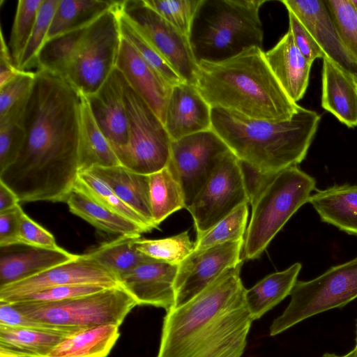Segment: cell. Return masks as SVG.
<instances>
[{"instance_id":"1","label":"cell","mask_w":357,"mask_h":357,"mask_svg":"<svg viewBox=\"0 0 357 357\" xmlns=\"http://www.w3.org/2000/svg\"><path fill=\"white\" fill-rule=\"evenodd\" d=\"M26 106L25 140L0 182L20 202H66L79 174L80 93L66 79L37 70Z\"/></svg>"},{"instance_id":"2","label":"cell","mask_w":357,"mask_h":357,"mask_svg":"<svg viewBox=\"0 0 357 357\" xmlns=\"http://www.w3.org/2000/svg\"><path fill=\"white\" fill-rule=\"evenodd\" d=\"M241 264L185 304L166 312L157 357H241L253 321L240 277Z\"/></svg>"},{"instance_id":"3","label":"cell","mask_w":357,"mask_h":357,"mask_svg":"<svg viewBox=\"0 0 357 357\" xmlns=\"http://www.w3.org/2000/svg\"><path fill=\"white\" fill-rule=\"evenodd\" d=\"M198 64L195 86L211 108L281 121L289 119L300 107L278 83L261 48L252 47L221 61Z\"/></svg>"},{"instance_id":"4","label":"cell","mask_w":357,"mask_h":357,"mask_svg":"<svg viewBox=\"0 0 357 357\" xmlns=\"http://www.w3.org/2000/svg\"><path fill=\"white\" fill-rule=\"evenodd\" d=\"M320 116L299 107L281 121L252 119L222 108H211V128L238 160L265 175L297 166L305 158Z\"/></svg>"},{"instance_id":"5","label":"cell","mask_w":357,"mask_h":357,"mask_svg":"<svg viewBox=\"0 0 357 357\" xmlns=\"http://www.w3.org/2000/svg\"><path fill=\"white\" fill-rule=\"evenodd\" d=\"M266 0H202L191 27L197 62H218L252 47L264 38L259 9Z\"/></svg>"},{"instance_id":"6","label":"cell","mask_w":357,"mask_h":357,"mask_svg":"<svg viewBox=\"0 0 357 357\" xmlns=\"http://www.w3.org/2000/svg\"><path fill=\"white\" fill-rule=\"evenodd\" d=\"M315 186V179L297 166L267 176L250 201L252 213L243 259H255L263 253L290 218L308 202Z\"/></svg>"},{"instance_id":"7","label":"cell","mask_w":357,"mask_h":357,"mask_svg":"<svg viewBox=\"0 0 357 357\" xmlns=\"http://www.w3.org/2000/svg\"><path fill=\"white\" fill-rule=\"evenodd\" d=\"M11 303L32 320L70 332L104 324L119 326L137 305L133 297L121 286L57 302Z\"/></svg>"},{"instance_id":"8","label":"cell","mask_w":357,"mask_h":357,"mask_svg":"<svg viewBox=\"0 0 357 357\" xmlns=\"http://www.w3.org/2000/svg\"><path fill=\"white\" fill-rule=\"evenodd\" d=\"M290 296L288 306L270 327L271 336L317 314L342 307L356 298L357 256L312 280L297 281Z\"/></svg>"},{"instance_id":"9","label":"cell","mask_w":357,"mask_h":357,"mask_svg":"<svg viewBox=\"0 0 357 357\" xmlns=\"http://www.w3.org/2000/svg\"><path fill=\"white\" fill-rule=\"evenodd\" d=\"M119 3L87 26L64 78L84 96L97 92L116 68L122 39Z\"/></svg>"},{"instance_id":"10","label":"cell","mask_w":357,"mask_h":357,"mask_svg":"<svg viewBox=\"0 0 357 357\" xmlns=\"http://www.w3.org/2000/svg\"><path fill=\"white\" fill-rule=\"evenodd\" d=\"M121 81L129 130L128 151L121 165L149 176L167 167L172 139L161 120L122 74Z\"/></svg>"},{"instance_id":"11","label":"cell","mask_w":357,"mask_h":357,"mask_svg":"<svg viewBox=\"0 0 357 357\" xmlns=\"http://www.w3.org/2000/svg\"><path fill=\"white\" fill-rule=\"evenodd\" d=\"M243 204H250L245 176L241 161L230 150L188 208L197 237Z\"/></svg>"},{"instance_id":"12","label":"cell","mask_w":357,"mask_h":357,"mask_svg":"<svg viewBox=\"0 0 357 357\" xmlns=\"http://www.w3.org/2000/svg\"><path fill=\"white\" fill-rule=\"evenodd\" d=\"M119 10L184 82L195 85L199 64L189 38L178 32L144 0L119 1Z\"/></svg>"},{"instance_id":"13","label":"cell","mask_w":357,"mask_h":357,"mask_svg":"<svg viewBox=\"0 0 357 357\" xmlns=\"http://www.w3.org/2000/svg\"><path fill=\"white\" fill-rule=\"evenodd\" d=\"M230 149L212 129L172 141L167 167L182 188L185 209Z\"/></svg>"},{"instance_id":"14","label":"cell","mask_w":357,"mask_h":357,"mask_svg":"<svg viewBox=\"0 0 357 357\" xmlns=\"http://www.w3.org/2000/svg\"><path fill=\"white\" fill-rule=\"evenodd\" d=\"M243 243L241 238L194 250L183 259L178 265L175 279V307L192 300L226 270L241 264Z\"/></svg>"},{"instance_id":"15","label":"cell","mask_w":357,"mask_h":357,"mask_svg":"<svg viewBox=\"0 0 357 357\" xmlns=\"http://www.w3.org/2000/svg\"><path fill=\"white\" fill-rule=\"evenodd\" d=\"M81 284L105 288L121 286L114 275L84 254L31 278L0 287V301L14 303L26 295L46 289Z\"/></svg>"},{"instance_id":"16","label":"cell","mask_w":357,"mask_h":357,"mask_svg":"<svg viewBox=\"0 0 357 357\" xmlns=\"http://www.w3.org/2000/svg\"><path fill=\"white\" fill-rule=\"evenodd\" d=\"M85 96L99 128L121 165L128 151L129 130L121 72L115 68L97 92Z\"/></svg>"},{"instance_id":"17","label":"cell","mask_w":357,"mask_h":357,"mask_svg":"<svg viewBox=\"0 0 357 357\" xmlns=\"http://www.w3.org/2000/svg\"><path fill=\"white\" fill-rule=\"evenodd\" d=\"M305 26L321 48L325 56L338 65L357 82V60L341 40L321 0H282Z\"/></svg>"},{"instance_id":"18","label":"cell","mask_w":357,"mask_h":357,"mask_svg":"<svg viewBox=\"0 0 357 357\" xmlns=\"http://www.w3.org/2000/svg\"><path fill=\"white\" fill-rule=\"evenodd\" d=\"M178 265L153 259L144 262L119 282L138 305L162 307L168 312L175 307L174 283Z\"/></svg>"},{"instance_id":"19","label":"cell","mask_w":357,"mask_h":357,"mask_svg":"<svg viewBox=\"0 0 357 357\" xmlns=\"http://www.w3.org/2000/svg\"><path fill=\"white\" fill-rule=\"evenodd\" d=\"M116 68L164 124L167 105L173 86L153 68L123 37Z\"/></svg>"},{"instance_id":"20","label":"cell","mask_w":357,"mask_h":357,"mask_svg":"<svg viewBox=\"0 0 357 357\" xmlns=\"http://www.w3.org/2000/svg\"><path fill=\"white\" fill-rule=\"evenodd\" d=\"M164 126L172 141L211 128V107L196 86L185 82L172 86Z\"/></svg>"},{"instance_id":"21","label":"cell","mask_w":357,"mask_h":357,"mask_svg":"<svg viewBox=\"0 0 357 357\" xmlns=\"http://www.w3.org/2000/svg\"><path fill=\"white\" fill-rule=\"evenodd\" d=\"M0 287L70 261L79 255L63 249L53 250L24 245L1 248Z\"/></svg>"},{"instance_id":"22","label":"cell","mask_w":357,"mask_h":357,"mask_svg":"<svg viewBox=\"0 0 357 357\" xmlns=\"http://www.w3.org/2000/svg\"><path fill=\"white\" fill-rule=\"evenodd\" d=\"M265 58L287 96L296 103L303 98L312 64L298 50L289 30L273 48L265 52Z\"/></svg>"},{"instance_id":"23","label":"cell","mask_w":357,"mask_h":357,"mask_svg":"<svg viewBox=\"0 0 357 357\" xmlns=\"http://www.w3.org/2000/svg\"><path fill=\"white\" fill-rule=\"evenodd\" d=\"M321 107L347 127L357 126V82L326 56L323 58Z\"/></svg>"},{"instance_id":"24","label":"cell","mask_w":357,"mask_h":357,"mask_svg":"<svg viewBox=\"0 0 357 357\" xmlns=\"http://www.w3.org/2000/svg\"><path fill=\"white\" fill-rule=\"evenodd\" d=\"M321 220L357 236V185H335L309 198Z\"/></svg>"},{"instance_id":"25","label":"cell","mask_w":357,"mask_h":357,"mask_svg":"<svg viewBox=\"0 0 357 357\" xmlns=\"http://www.w3.org/2000/svg\"><path fill=\"white\" fill-rule=\"evenodd\" d=\"M105 184L128 206L142 216L154 229L149 176L135 173L123 165L95 167L89 170Z\"/></svg>"},{"instance_id":"26","label":"cell","mask_w":357,"mask_h":357,"mask_svg":"<svg viewBox=\"0 0 357 357\" xmlns=\"http://www.w3.org/2000/svg\"><path fill=\"white\" fill-rule=\"evenodd\" d=\"M79 135V171L95 167L121 165L109 142L99 128L86 97L81 94Z\"/></svg>"},{"instance_id":"27","label":"cell","mask_w":357,"mask_h":357,"mask_svg":"<svg viewBox=\"0 0 357 357\" xmlns=\"http://www.w3.org/2000/svg\"><path fill=\"white\" fill-rule=\"evenodd\" d=\"M119 336L114 324L82 328L65 336L47 357H107Z\"/></svg>"},{"instance_id":"28","label":"cell","mask_w":357,"mask_h":357,"mask_svg":"<svg viewBox=\"0 0 357 357\" xmlns=\"http://www.w3.org/2000/svg\"><path fill=\"white\" fill-rule=\"evenodd\" d=\"M301 268V263H295L284 271L266 276L245 289V301L253 321L260 319L291 294Z\"/></svg>"},{"instance_id":"29","label":"cell","mask_w":357,"mask_h":357,"mask_svg":"<svg viewBox=\"0 0 357 357\" xmlns=\"http://www.w3.org/2000/svg\"><path fill=\"white\" fill-rule=\"evenodd\" d=\"M66 203L72 213L106 233L119 236H141L144 233L135 222L107 209L77 190H72Z\"/></svg>"},{"instance_id":"30","label":"cell","mask_w":357,"mask_h":357,"mask_svg":"<svg viewBox=\"0 0 357 357\" xmlns=\"http://www.w3.org/2000/svg\"><path fill=\"white\" fill-rule=\"evenodd\" d=\"M68 335L0 326V357H47Z\"/></svg>"},{"instance_id":"31","label":"cell","mask_w":357,"mask_h":357,"mask_svg":"<svg viewBox=\"0 0 357 357\" xmlns=\"http://www.w3.org/2000/svg\"><path fill=\"white\" fill-rule=\"evenodd\" d=\"M117 3L112 0H59L47 40L89 26Z\"/></svg>"},{"instance_id":"32","label":"cell","mask_w":357,"mask_h":357,"mask_svg":"<svg viewBox=\"0 0 357 357\" xmlns=\"http://www.w3.org/2000/svg\"><path fill=\"white\" fill-rule=\"evenodd\" d=\"M140 236H121L86 255L120 280L139 265L153 260L135 248Z\"/></svg>"},{"instance_id":"33","label":"cell","mask_w":357,"mask_h":357,"mask_svg":"<svg viewBox=\"0 0 357 357\" xmlns=\"http://www.w3.org/2000/svg\"><path fill=\"white\" fill-rule=\"evenodd\" d=\"M149 198L154 224L158 225L173 213L185 208L181 185L168 167L149 176Z\"/></svg>"},{"instance_id":"34","label":"cell","mask_w":357,"mask_h":357,"mask_svg":"<svg viewBox=\"0 0 357 357\" xmlns=\"http://www.w3.org/2000/svg\"><path fill=\"white\" fill-rule=\"evenodd\" d=\"M86 28L47 40L37 56L38 70L64 79L80 47Z\"/></svg>"},{"instance_id":"35","label":"cell","mask_w":357,"mask_h":357,"mask_svg":"<svg viewBox=\"0 0 357 357\" xmlns=\"http://www.w3.org/2000/svg\"><path fill=\"white\" fill-rule=\"evenodd\" d=\"M73 189L77 190L107 209L131 220L144 232L154 228L126 204L102 181L89 171L79 172Z\"/></svg>"},{"instance_id":"36","label":"cell","mask_w":357,"mask_h":357,"mask_svg":"<svg viewBox=\"0 0 357 357\" xmlns=\"http://www.w3.org/2000/svg\"><path fill=\"white\" fill-rule=\"evenodd\" d=\"M29 97L0 117V172L15 160L24 143V116Z\"/></svg>"},{"instance_id":"37","label":"cell","mask_w":357,"mask_h":357,"mask_svg":"<svg viewBox=\"0 0 357 357\" xmlns=\"http://www.w3.org/2000/svg\"><path fill=\"white\" fill-rule=\"evenodd\" d=\"M136 249L142 254L157 261L178 265L195 249L188 231L161 239L135 241Z\"/></svg>"},{"instance_id":"38","label":"cell","mask_w":357,"mask_h":357,"mask_svg":"<svg viewBox=\"0 0 357 357\" xmlns=\"http://www.w3.org/2000/svg\"><path fill=\"white\" fill-rule=\"evenodd\" d=\"M248 218V204L237 207L195 242L194 250H203L227 242L244 238Z\"/></svg>"},{"instance_id":"39","label":"cell","mask_w":357,"mask_h":357,"mask_svg":"<svg viewBox=\"0 0 357 357\" xmlns=\"http://www.w3.org/2000/svg\"><path fill=\"white\" fill-rule=\"evenodd\" d=\"M43 0H20L17 2L9 40L14 66L18 68Z\"/></svg>"},{"instance_id":"40","label":"cell","mask_w":357,"mask_h":357,"mask_svg":"<svg viewBox=\"0 0 357 357\" xmlns=\"http://www.w3.org/2000/svg\"><path fill=\"white\" fill-rule=\"evenodd\" d=\"M119 18L122 37L133 46L153 68L172 86L184 82L167 61L135 29L120 12Z\"/></svg>"},{"instance_id":"41","label":"cell","mask_w":357,"mask_h":357,"mask_svg":"<svg viewBox=\"0 0 357 357\" xmlns=\"http://www.w3.org/2000/svg\"><path fill=\"white\" fill-rule=\"evenodd\" d=\"M59 0H43L40 6L31 36L22 54L18 69L26 71L37 66V56L47 40L54 14Z\"/></svg>"},{"instance_id":"42","label":"cell","mask_w":357,"mask_h":357,"mask_svg":"<svg viewBox=\"0 0 357 357\" xmlns=\"http://www.w3.org/2000/svg\"><path fill=\"white\" fill-rule=\"evenodd\" d=\"M145 3L189 38L196 13L202 0H144Z\"/></svg>"},{"instance_id":"43","label":"cell","mask_w":357,"mask_h":357,"mask_svg":"<svg viewBox=\"0 0 357 357\" xmlns=\"http://www.w3.org/2000/svg\"><path fill=\"white\" fill-rule=\"evenodd\" d=\"M343 44L357 60V11L351 0H324Z\"/></svg>"},{"instance_id":"44","label":"cell","mask_w":357,"mask_h":357,"mask_svg":"<svg viewBox=\"0 0 357 357\" xmlns=\"http://www.w3.org/2000/svg\"><path fill=\"white\" fill-rule=\"evenodd\" d=\"M105 289L107 288L91 284L58 286L26 295L16 302H57L89 295Z\"/></svg>"},{"instance_id":"45","label":"cell","mask_w":357,"mask_h":357,"mask_svg":"<svg viewBox=\"0 0 357 357\" xmlns=\"http://www.w3.org/2000/svg\"><path fill=\"white\" fill-rule=\"evenodd\" d=\"M35 77V72L23 71L17 77L0 87V117L29 96Z\"/></svg>"},{"instance_id":"46","label":"cell","mask_w":357,"mask_h":357,"mask_svg":"<svg viewBox=\"0 0 357 357\" xmlns=\"http://www.w3.org/2000/svg\"><path fill=\"white\" fill-rule=\"evenodd\" d=\"M17 245L61 250L54 236L22 211Z\"/></svg>"},{"instance_id":"47","label":"cell","mask_w":357,"mask_h":357,"mask_svg":"<svg viewBox=\"0 0 357 357\" xmlns=\"http://www.w3.org/2000/svg\"><path fill=\"white\" fill-rule=\"evenodd\" d=\"M288 14L289 30L298 50L312 64L315 59H323L325 56L324 53L305 26L291 10H288Z\"/></svg>"},{"instance_id":"48","label":"cell","mask_w":357,"mask_h":357,"mask_svg":"<svg viewBox=\"0 0 357 357\" xmlns=\"http://www.w3.org/2000/svg\"><path fill=\"white\" fill-rule=\"evenodd\" d=\"M0 326L38 329L69 335L66 329L36 321L22 314L11 303L0 301Z\"/></svg>"},{"instance_id":"49","label":"cell","mask_w":357,"mask_h":357,"mask_svg":"<svg viewBox=\"0 0 357 357\" xmlns=\"http://www.w3.org/2000/svg\"><path fill=\"white\" fill-rule=\"evenodd\" d=\"M20 205L0 212V248L17 245L21 215Z\"/></svg>"},{"instance_id":"50","label":"cell","mask_w":357,"mask_h":357,"mask_svg":"<svg viewBox=\"0 0 357 357\" xmlns=\"http://www.w3.org/2000/svg\"><path fill=\"white\" fill-rule=\"evenodd\" d=\"M23 71L14 66L10 50L6 44L3 33L1 31L0 87L17 77Z\"/></svg>"},{"instance_id":"51","label":"cell","mask_w":357,"mask_h":357,"mask_svg":"<svg viewBox=\"0 0 357 357\" xmlns=\"http://www.w3.org/2000/svg\"><path fill=\"white\" fill-rule=\"evenodd\" d=\"M15 194L6 185L0 182V212L14 208L19 205Z\"/></svg>"},{"instance_id":"52","label":"cell","mask_w":357,"mask_h":357,"mask_svg":"<svg viewBox=\"0 0 357 357\" xmlns=\"http://www.w3.org/2000/svg\"><path fill=\"white\" fill-rule=\"evenodd\" d=\"M321 357H357V347H355L351 351L343 356H338L335 354L326 353Z\"/></svg>"},{"instance_id":"53","label":"cell","mask_w":357,"mask_h":357,"mask_svg":"<svg viewBox=\"0 0 357 357\" xmlns=\"http://www.w3.org/2000/svg\"><path fill=\"white\" fill-rule=\"evenodd\" d=\"M351 1L352 2L353 5L354 6L356 11H357V0H351Z\"/></svg>"},{"instance_id":"54","label":"cell","mask_w":357,"mask_h":357,"mask_svg":"<svg viewBox=\"0 0 357 357\" xmlns=\"http://www.w3.org/2000/svg\"><path fill=\"white\" fill-rule=\"evenodd\" d=\"M357 347V321H356V346Z\"/></svg>"}]
</instances>
